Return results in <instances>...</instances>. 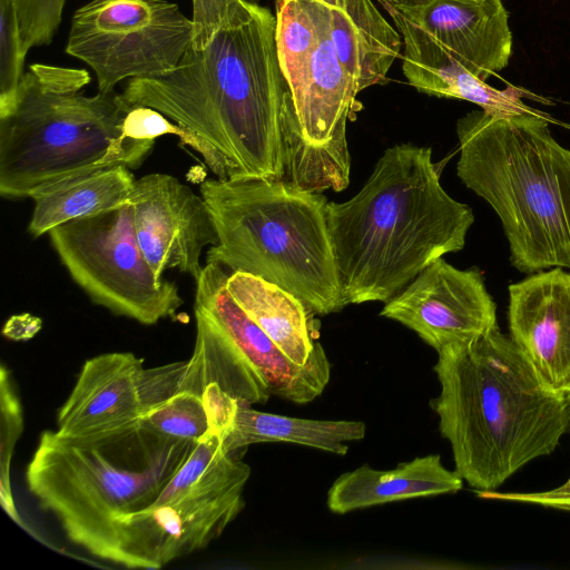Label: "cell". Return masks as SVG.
Instances as JSON below:
<instances>
[{
  "label": "cell",
  "mask_w": 570,
  "mask_h": 570,
  "mask_svg": "<svg viewBox=\"0 0 570 570\" xmlns=\"http://www.w3.org/2000/svg\"><path fill=\"white\" fill-rule=\"evenodd\" d=\"M249 476V465L225 450L223 438L206 433L154 504L174 502L191 492L246 485Z\"/></svg>",
  "instance_id": "603a6c76"
},
{
  "label": "cell",
  "mask_w": 570,
  "mask_h": 570,
  "mask_svg": "<svg viewBox=\"0 0 570 570\" xmlns=\"http://www.w3.org/2000/svg\"><path fill=\"white\" fill-rule=\"evenodd\" d=\"M196 443L159 436L138 422L78 438L45 431L26 482L67 538L92 554L115 518L156 502Z\"/></svg>",
  "instance_id": "52a82bcc"
},
{
  "label": "cell",
  "mask_w": 570,
  "mask_h": 570,
  "mask_svg": "<svg viewBox=\"0 0 570 570\" xmlns=\"http://www.w3.org/2000/svg\"><path fill=\"white\" fill-rule=\"evenodd\" d=\"M86 69L32 63L0 116V194L31 197L60 179L105 166L139 168L155 140L125 131L131 107L114 91L86 96Z\"/></svg>",
  "instance_id": "5b68a950"
},
{
  "label": "cell",
  "mask_w": 570,
  "mask_h": 570,
  "mask_svg": "<svg viewBox=\"0 0 570 570\" xmlns=\"http://www.w3.org/2000/svg\"><path fill=\"white\" fill-rule=\"evenodd\" d=\"M482 499L538 504L570 512V478L560 487L552 490L529 493H504L493 491H475Z\"/></svg>",
  "instance_id": "1f68e13d"
},
{
  "label": "cell",
  "mask_w": 570,
  "mask_h": 570,
  "mask_svg": "<svg viewBox=\"0 0 570 570\" xmlns=\"http://www.w3.org/2000/svg\"><path fill=\"white\" fill-rule=\"evenodd\" d=\"M510 337L543 385L570 392V272L552 267L509 286Z\"/></svg>",
  "instance_id": "5bb4252c"
},
{
  "label": "cell",
  "mask_w": 570,
  "mask_h": 570,
  "mask_svg": "<svg viewBox=\"0 0 570 570\" xmlns=\"http://www.w3.org/2000/svg\"><path fill=\"white\" fill-rule=\"evenodd\" d=\"M159 436L198 442L208 431V419L200 395L180 391L138 421Z\"/></svg>",
  "instance_id": "d4e9b609"
},
{
  "label": "cell",
  "mask_w": 570,
  "mask_h": 570,
  "mask_svg": "<svg viewBox=\"0 0 570 570\" xmlns=\"http://www.w3.org/2000/svg\"><path fill=\"white\" fill-rule=\"evenodd\" d=\"M461 181L487 200L505 233L510 262L527 274L570 269V150L535 111L473 110L456 122Z\"/></svg>",
  "instance_id": "277c9868"
},
{
  "label": "cell",
  "mask_w": 570,
  "mask_h": 570,
  "mask_svg": "<svg viewBox=\"0 0 570 570\" xmlns=\"http://www.w3.org/2000/svg\"><path fill=\"white\" fill-rule=\"evenodd\" d=\"M567 399H568L569 406H570V392L568 393Z\"/></svg>",
  "instance_id": "836d02e7"
},
{
  "label": "cell",
  "mask_w": 570,
  "mask_h": 570,
  "mask_svg": "<svg viewBox=\"0 0 570 570\" xmlns=\"http://www.w3.org/2000/svg\"><path fill=\"white\" fill-rule=\"evenodd\" d=\"M121 96L194 136L217 178L288 181L294 109L266 7L247 0L205 48L191 45L167 73L129 79Z\"/></svg>",
  "instance_id": "6da1fadb"
},
{
  "label": "cell",
  "mask_w": 570,
  "mask_h": 570,
  "mask_svg": "<svg viewBox=\"0 0 570 570\" xmlns=\"http://www.w3.org/2000/svg\"><path fill=\"white\" fill-rule=\"evenodd\" d=\"M229 275L207 263L196 281V338L180 391L202 396L215 383L245 405L272 396L296 404L318 397L331 377L327 356L306 365L287 357L233 298Z\"/></svg>",
  "instance_id": "ba28073f"
},
{
  "label": "cell",
  "mask_w": 570,
  "mask_h": 570,
  "mask_svg": "<svg viewBox=\"0 0 570 570\" xmlns=\"http://www.w3.org/2000/svg\"><path fill=\"white\" fill-rule=\"evenodd\" d=\"M48 234L73 282L95 304L144 325L177 318L184 299L176 283L156 278L136 236L131 203Z\"/></svg>",
  "instance_id": "9c48e42d"
},
{
  "label": "cell",
  "mask_w": 570,
  "mask_h": 570,
  "mask_svg": "<svg viewBox=\"0 0 570 570\" xmlns=\"http://www.w3.org/2000/svg\"><path fill=\"white\" fill-rule=\"evenodd\" d=\"M218 243L206 264L258 276L313 315L346 306L326 222L327 199L287 180L209 178L199 187Z\"/></svg>",
  "instance_id": "8992f818"
},
{
  "label": "cell",
  "mask_w": 570,
  "mask_h": 570,
  "mask_svg": "<svg viewBox=\"0 0 570 570\" xmlns=\"http://www.w3.org/2000/svg\"><path fill=\"white\" fill-rule=\"evenodd\" d=\"M23 50L47 46L60 26L66 0H14Z\"/></svg>",
  "instance_id": "83f0119b"
},
{
  "label": "cell",
  "mask_w": 570,
  "mask_h": 570,
  "mask_svg": "<svg viewBox=\"0 0 570 570\" xmlns=\"http://www.w3.org/2000/svg\"><path fill=\"white\" fill-rule=\"evenodd\" d=\"M194 22L167 0H91L71 19L66 52L95 72L100 92L173 70L193 45Z\"/></svg>",
  "instance_id": "30bf717a"
},
{
  "label": "cell",
  "mask_w": 570,
  "mask_h": 570,
  "mask_svg": "<svg viewBox=\"0 0 570 570\" xmlns=\"http://www.w3.org/2000/svg\"><path fill=\"white\" fill-rule=\"evenodd\" d=\"M195 49L205 48L222 28L239 19L247 0H191Z\"/></svg>",
  "instance_id": "f1b7e54d"
},
{
  "label": "cell",
  "mask_w": 570,
  "mask_h": 570,
  "mask_svg": "<svg viewBox=\"0 0 570 570\" xmlns=\"http://www.w3.org/2000/svg\"><path fill=\"white\" fill-rule=\"evenodd\" d=\"M144 360L130 352L88 358L57 413V432L87 436L134 424L147 413Z\"/></svg>",
  "instance_id": "2e32d148"
},
{
  "label": "cell",
  "mask_w": 570,
  "mask_h": 570,
  "mask_svg": "<svg viewBox=\"0 0 570 570\" xmlns=\"http://www.w3.org/2000/svg\"><path fill=\"white\" fill-rule=\"evenodd\" d=\"M130 203L139 246L156 278L175 268L196 282L203 249L218 243L202 195L171 175L154 173L136 179Z\"/></svg>",
  "instance_id": "4fadbf2b"
},
{
  "label": "cell",
  "mask_w": 570,
  "mask_h": 570,
  "mask_svg": "<svg viewBox=\"0 0 570 570\" xmlns=\"http://www.w3.org/2000/svg\"><path fill=\"white\" fill-rule=\"evenodd\" d=\"M227 289L245 313L293 362L326 357L316 341L314 316L296 296L258 276L230 273Z\"/></svg>",
  "instance_id": "ffe728a7"
},
{
  "label": "cell",
  "mask_w": 570,
  "mask_h": 570,
  "mask_svg": "<svg viewBox=\"0 0 570 570\" xmlns=\"http://www.w3.org/2000/svg\"><path fill=\"white\" fill-rule=\"evenodd\" d=\"M131 169L114 165L87 170L38 189L28 232L33 237L69 220L109 212L130 203Z\"/></svg>",
  "instance_id": "44dd1931"
},
{
  "label": "cell",
  "mask_w": 570,
  "mask_h": 570,
  "mask_svg": "<svg viewBox=\"0 0 570 570\" xmlns=\"http://www.w3.org/2000/svg\"><path fill=\"white\" fill-rule=\"evenodd\" d=\"M326 11L322 0H276V45L287 82L317 45Z\"/></svg>",
  "instance_id": "cb8c5ba5"
},
{
  "label": "cell",
  "mask_w": 570,
  "mask_h": 570,
  "mask_svg": "<svg viewBox=\"0 0 570 570\" xmlns=\"http://www.w3.org/2000/svg\"><path fill=\"white\" fill-rule=\"evenodd\" d=\"M0 501L4 512L14 522L21 523L11 491L10 465L14 446L23 430V413L11 374L3 364L0 368Z\"/></svg>",
  "instance_id": "484cf974"
},
{
  "label": "cell",
  "mask_w": 570,
  "mask_h": 570,
  "mask_svg": "<svg viewBox=\"0 0 570 570\" xmlns=\"http://www.w3.org/2000/svg\"><path fill=\"white\" fill-rule=\"evenodd\" d=\"M331 16V38L357 92L387 81L402 37L372 0H322Z\"/></svg>",
  "instance_id": "d6986e66"
},
{
  "label": "cell",
  "mask_w": 570,
  "mask_h": 570,
  "mask_svg": "<svg viewBox=\"0 0 570 570\" xmlns=\"http://www.w3.org/2000/svg\"><path fill=\"white\" fill-rule=\"evenodd\" d=\"M125 131L129 137L140 140L176 135L183 144L203 155V146L194 136L150 107L132 106L125 119Z\"/></svg>",
  "instance_id": "f546056e"
},
{
  "label": "cell",
  "mask_w": 570,
  "mask_h": 570,
  "mask_svg": "<svg viewBox=\"0 0 570 570\" xmlns=\"http://www.w3.org/2000/svg\"><path fill=\"white\" fill-rule=\"evenodd\" d=\"M389 16L403 40V73L417 91L466 100L495 115L532 111L521 101L519 90L489 86L426 32L401 16Z\"/></svg>",
  "instance_id": "e0dca14e"
},
{
  "label": "cell",
  "mask_w": 570,
  "mask_h": 570,
  "mask_svg": "<svg viewBox=\"0 0 570 570\" xmlns=\"http://www.w3.org/2000/svg\"><path fill=\"white\" fill-rule=\"evenodd\" d=\"M463 479L439 454L419 456L391 470L363 464L341 474L327 492L328 509L345 514L358 509L415 498L455 493Z\"/></svg>",
  "instance_id": "ac0fdd59"
},
{
  "label": "cell",
  "mask_w": 570,
  "mask_h": 570,
  "mask_svg": "<svg viewBox=\"0 0 570 570\" xmlns=\"http://www.w3.org/2000/svg\"><path fill=\"white\" fill-rule=\"evenodd\" d=\"M326 222L348 305L386 303L433 261L461 250L474 215L443 189L431 148L401 144L355 196L327 202Z\"/></svg>",
  "instance_id": "7a4b0ae2"
},
{
  "label": "cell",
  "mask_w": 570,
  "mask_h": 570,
  "mask_svg": "<svg viewBox=\"0 0 570 570\" xmlns=\"http://www.w3.org/2000/svg\"><path fill=\"white\" fill-rule=\"evenodd\" d=\"M362 421L312 420L261 412L238 405L232 429L223 439L227 452L264 442H289L337 455L348 451L347 442L365 436Z\"/></svg>",
  "instance_id": "7402d4cb"
},
{
  "label": "cell",
  "mask_w": 570,
  "mask_h": 570,
  "mask_svg": "<svg viewBox=\"0 0 570 570\" xmlns=\"http://www.w3.org/2000/svg\"><path fill=\"white\" fill-rule=\"evenodd\" d=\"M41 328L40 318L30 314L11 316L4 324L2 334L13 341H27Z\"/></svg>",
  "instance_id": "d6a6232c"
},
{
  "label": "cell",
  "mask_w": 570,
  "mask_h": 570,
  "mask_svg": "<svg viewBox=\"0 0 570 570\" xmlns=\"http://www.w3.org/2000/svg\"><path fill=\"white\" fill-rule=\"evenodd\" d=\"M495 311L478 268L459 269L440 257L386 302L380 314L409 327L439 352L484 335L498 325Z\"/></svg>",
  "instance_id": "7c38bea8"
},
{
  "label": "cell",
  "mask_w": 570,
  "mask_h": 570,
  "mask_svg": "<svg viewBox=\"0 0 570 570\" xmlns=\"http://www.w3.org/2000/svg\"><path fill=\"white\" fill-rule=\"evenodd\" d=\"M26 56L14 0H0V116L13 102Z\"/></svg>",
  "instance_id": "4316f807"
},
{
  "label": "cell",
  "mask_w": 570,
  "mask_h": 570,
  "mask_svg": "<svg viewBox=\"0 0 570 570\" xmlns=\"http://www.w3.org/2000/svg\"><path fill=\"white\" fill-rule=\"evenodd\" d=\"M430 401L452 449L454 471L474 491H493L570 433L567 395L547 389L497 325L464 345L442 348Z\"/></svg>",
  "instance_id": "3957f363"
},
{
  "label": "cell",
  "mask_w": 570,
  "mask_h": 570,
  "mask_svg": "<svg viewBox=\"0 0 570 570\" xmlns=\"http://www.w3.org/2000/svg\"><path fill=\"white\" fill-rule=\"evenodd\" d=\"M202 399L208 419L206 433L224 439L233 426L239 402L215 383L208 384L204 389Z\"/></svg>",
  "instance_id": "4dcf8cb0"
},
{
  "label": "cell",
  "mask_w": 570,
  "mask_h": 570,
  "mask_svg": "<svg viewBox=\"0 0 570 570\" xmlns=\"http://www.w3.org/2000/svg\"><path fill=\"white\" fill-rule=\"evenodd\" d=\"M426 32L482 80L504 69L512 53L502 0H376Z\"/></svg>",
  "instance_id": "9a60e30c"
},
{
  "label": "cell",
  "mask_w": 570,
  "mask_h": 570,
  "mask_svg": "<svg viewBox=\"0 0 570 570\" xmlns=\"http://www.w3.org/2000/svg\"><path fill=\"white\" fill-rule=\"evenodd\" d=\"M245 485L191 492L115 518L92 556L129 569H160L217 539L244 508Z\"/></svg>",
  "instance_id": "8fae6325"
}]
</instances>
